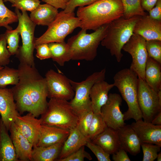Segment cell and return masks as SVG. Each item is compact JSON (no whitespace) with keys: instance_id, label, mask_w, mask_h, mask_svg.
I'll use <instances>...</instances> for the list:
<instances>
[{"instance_id":"obj_1","label":"cell","mask_w":161,"mask_h":161,"mask_svg":"<svg viewBox=\"0 0 161 161\" xmlns=\"http://www.w3.org/2000/svg\"><path fill=\"white\" fill-rule=\"evenodd\" d=\"M18 69L19 81L11 88L17 109L21 114L27 112L38 117L48 107L45 78L35 66L20 63Z\"/></svg>"},{"instance_id":"obj_2","label":"cell","mask_w":161,"mask_h":161,"mask_svg":"<svg viewBox=\"0 0 161 161\" xmlns=\"http://www.w3.org/2000/svg\"><path fill=\"white\" fill-rule=\"evenodd\" d=\"M121 0H98L88 5L79 7L77 17L82 29L96 30L123 16Z\"/></svg>"},{"instance_id":"obj_3","label":"cell","mask_w":161,"mask_h":161,"mask_svg":"<svg viewBox=\"0 0 161 161\" xmlns=\"http://www.w3.org/2000/svg\"><path fill=\"white\" fill-rule=\"evenodd\" d=\"M114 86L118 89L128 106L123 114L124 120L134 119L135 121L142 119L137 101L139 78L130 68L117 72L113 77Z\"/></svg>"},{"instance_id":"obj_4","label":"cell","mask_w":161,"mask_h":161,"mask_svg":"<svg viewBox=\"0 0 161 161\" xmlns=\"http://www.w3.org/2000/svg\"><path fill=\"white\" fill-rule=\"evenodd\" d=\"M140 16L129 19L121 17L108 24L106 35L100 43L109 51L118 62L121 61L123 56L122 48L133 34L134 27Z\"/></svg>"},{"instance_id":"obj_5","label":"cell","mask_w":161,"mask_h":161,"mask_svg":"<svg viewBox=\"0 0 161 161\" xmlns=\"http://www.w3.org/2000/svg\"><path fill=\"white\" fill-rule=\"evenodd\" d=\"M108 24L103 25L91 33L82 29L69 38L66 43L71 60L92 61L97 55V49L105 37Z\"/></svg>"},{"instance_id":"obj_6","label":"cell","mask_w":161,"mask_h":161,"mask_svg":"<svg viewBox=\"0 0 161 161\" xmlns=\"http://www.w3.org/2000/svg\"><path fill=\"white\" fill-rule=\"evenodd\" d=\"M40 119L42 124L69 130L77 126L79 117L68 101L51 98L46 111Z\"/></svg>"},{"instance_id":"obj_7","label":"cell","mask_w":161,"mask_h":161,"mask_svg":"<svg viewBox=\"0 0 161 161\" xmlns=\"http://www.w3.org/2000/svg\"><path fill=\"white\" fill-rule=\"evenodd\" d=\"M80 27V21L74 12L58 13L46 31L41 36L35 38V46L42 44L64 42L66 37Z\"/></svg>"},{"instance_id":"obj_8","label":"cell","mask_w":161,"mask_h":161,"mask_svg":"<svg viewBox=\"0 0 161 161\" xmlns=\"http://www.w3.org/2000/svg\"><path fill=\"white\" fill-rule=\"evenodd\" d=\"M106 73V69L104 68L93 73L81 82H75L70 79L75 92V95L69 102L79 118L85 113L92 111L89 96L91 89L95 83L105 80Z\"/></svg>"},{"instance_id":"obj_9","label":"cell","mask_w":161,"mask_h":161,"mask_svg":"<svg viewBox=\"0 0 161 161\" xmlns=\"http://www.w3.org/2000/svg\"><path fill=\"white\" fill-rule=\"evenodd\" d=\"M15 13L18 20L22 45L19 47L16 56L20 63L35 66L33 52L35 49L34 31L36 25L30 20L27 11H22L15 8Z\"/></svg>"},{"instance_id":"obj_10","label":"cell","mask_w":161,"mask_h":161,"mask_svg":"<svg viewBox=\"0 0 161 161\" xmlns=\"http://www.w3.org/2000/svg\"><path fill=\"white\" fill-rule=\"evenodd\" d=\"M137 101L142 118L145 121L151 122L161 112V91H155L144 80L139 78Z\"/></svg>"},{"instance_id":"obj_11","label":"cell","mask_w":161,"mask_h":161,"mask_svg":"<svg viewBox=\"0 0 161 161\" xmlns=\"http://www.w3.org/2000/svg\"><path fill=\"white\" fill-rule=\"evenodd\" d=\"M122 49L131 56L130 68L139 78L145 80V69L148 58L145 40L141 36L133 33Z\"/></svg>"},{"instance_id":"obj_12","label":"cell","mask_w":161,"mask_h":161,"mask_svg":"<svg viewBox=\"0 0 161 161\" xmlns=\"http://www.w3.org/2000/svg\"><path fill=\"white\" fill-rule=\"evenodd\" d=\"M45 78L47 88V97L67 101L73 99L75 92L70 79L65 75L50 69L46 73Z\"/></svg>"},{"instance_id":"obj_13","label":"cell","mask_w":161,"mask_h":161,"mask_svg":"<svg viewBox=\"0 0 161 161\" xmlns=\"http://www.w3.org/2000/svg\"><path fill=\"white\" fill-rule=\"evenodd\" d=\"M122 101L119 94L110 93L107 101L101 109V114L107 126L116 130L126 124L120 109Z\"/></svg>"},{"instance_id":"obj_14","label":"cell","mask_w":161,"mask_h":161,"mask_svg":"<svg viewBox=\"0 0 161 161\" xmlns=\"http://www.w3.org/2000/svg\"><path fill=\"white\" fill-rule=\"evenodd\" d=\"M0 114L4 124L9 130L12 123L20 115L11 88L0 89Z\"/></svg>"},{"instance_id":"obj_15","label":"cell","mask_w":161,"mask_h":161,"mask_svg":"<svg viewBox=\"0 0 161 161\" xmlns=\"http://www.w3.org/2000/svg\"><path fill=\"white\" fill-rule=\"evenodd\" d=\"M31 113L18 116L14 122L22 133L34 147L36 146L40 133L41 120Z\"/></svg>"},{"instance_id":"obj_16","label":"cell","mask_w":161,"mask_h":161,"mask_svg":"<svg viewBox=\"0 0 161 161\" xmlns=\"http://www.w3.org/2000/svg\"><path fill=\"white\" fill-rule=\"evenodd\" d=\"M131 126L141 143H148L161 146V125L139 120Z\"/></svg>"},{"instance_id":"obj_17","label":"cell","mask_w":161,"mask_h":161,"mask_svg":"<svg viewBox=\"0 0 161 161\" xmlns=\"http://www.w3.org/2000/svg\"><path fill=\"white\" fill-rule=\"evenodd\" d=\"M133 33L145 41H161V21L153 19L149 15L140 16L135 24Z\"/></svg>"},{"instance_id":"obj_18","label":"cell","mask_w":161,"mask_h":161,"mask_svg":"<svg viewBox=\"0 0 161 161\" xmlns=\"http://www.w3.org/2000/svg\"><path fill=\"white\" fill-rule=\"evenodd\" d=\"M9 130L17 159L19 161H31L32 144L22 134L14 122L12 123Z\"/></svg>"},{"instance_id":"obj_19","label":"cell","mask_w":161,"mask_h":161,"mask_svg":"<svg viewBox=\"0 0 161 161\" xmlns=\"http://www.w3.org/2000/svg\"><path fill=\"white\" fill-rule=\"evenodd\" d=\"M69 130L57 127L42 124L36 146H47L64 142Z\"/></svg>"},{"instance_id":"obj_20","label":"cell","mask_w":161,"mask_h":161,"mask_svg":"<svg viewBox=\"0 0 161 161\" xmlns=\"http://www.w3.org/2000/svg\"><path fill=\"white\" fill-rule=\"evenodd\" d=\"M117 130L120 148L132 155L140 153L141 142L131 125L126 124Z\"/></svg>"},{"instance_id":"obj_21","label":"cell","mask_w":161,"mask_h":161,"mask_svg":"<svg viewBox=\"0 0 161 161\" xmlns=\"http://www.w3.org/2000/svg\"><path fill=\"white\" fill-rule=\"evenodd\" d=\"M114 86L113 83L109 84L105 80L98 81L93 85L89 96L94 113H101V107L107 100L108 93Z\"/></svg>"},{"instance_id":"obj_22","label":"cell","mask_w":161,"mask_h":161,"mask_svg":"<svg viewBox=\"0 0 161 161\" xmlns=\"http://www.w3.org/2000/svg\"><path fill=\"white\" fill-rule=\"evenodd\" d=\"M89 140H90L81 133L77 126L69 130V135L64 141L56 160L67 157L83 146L86 145Z\"/></svg>"},{"instance_id":"obj_23","label":"cell","mask_w":161,"mask_h":161,"mask_svg":"<svg viewBox=\"0 0 161 161\" xmlns=\"http://www.w3.org/2000/svg\"><path fill=\"white\" fill-rule=\"evenodd\" d=\"M91 141L110 154L115 153L120 148L117 130L108 127Z\"/></svg>"},{"instance_id":"obj_24","label":"cell","mask_w":161,"mask_h":161,"mask_svg":"<svg viewBox=\"0 0 161 161\" xmlns=\"http://www.w3.org/2000/svg\"><path fill=\"white\" fill-rule=\"evenodd\" d=\"M58 13V9L47 3L40 4L31 12L30 18L36 25L49 26Z\"/></svg>"},{"instance_id":"obj_25","label":"cell","mask_w":161,"mask_h":161,"mask_svg":"<svg viewBox=\"0 0 161 161\" xmlns=\"http://www.w3.org/2000/svg\"><path fill=\"white\" fill-rule=\"evenodd\" d=\"M8 130L0 120V161H18L15 148Z\"/></svg>"},{"instance_id":"obj_26","label":"cell","mask_w":161,"mask_h":161,"mask_svg":"<svg viewBox=\"0 0 161 161\" xmlns=\"http://www.w3.org/2000/svg\"><path fill=\"white\" fill-rule=\"evenodd\" d=\"M145 81L155 91H161V64L149 57L145 67Z\"/></svg>"},{"instance_id":"obj_27","label":"cell","mask_w":161,"mask_h":161,"mask_svg":"<svg viewBox=\"0 0 161 161\" xmlns=\"http://www.w3.org/2000/svg\"><path fill=\"white\" fill-rule=\"evenodd\" d=\"M64 142L47 146L33 147L31 161H53L59 156Z\"/></svg>"},{"instance_id":"obj_28","label":"cell","mask_w":161,"mask_h":161,"mask_svg":"<svg viewBox=\"0 0 161 161\" xmlns=\"http://www.w3.org/2000/svg\"><path fill=\"white\" fill-rule=\"evenodd\" d=\"M51 53V58L61 66L71 60L69 47L65 41L48 44Z\"/></svg>"},{"instance_id":"obj_29","label":"cell","mask_w":161,"mask_h":161,"mask_svg":"<svg viewBox=\"0 0 161 161\" xmlns=\"http://www.w3.org/2000/svg\"><path fill=\"white\" fill-rule=\"evenodd\" d=\"M123 9V17L126 19L147 15L142 8L141 0H121Z\"/></svg>"},{"instance_id":"obj_30","label":"cell","mask_w":161,"mask_h":161,"mask_svg":"<svg viewBox=\"0 0 161 161\" xmlns=\"http://www.w3.org/2000/svg\"><path fill=\"white\" fill-rule=\"evenodd\" d=\"M19 80L18 69L5 66L0 69V89L6 88L9 85H16Z\"/></svg>"},{"instance_id":"obj_31","label":"cell","mask_w":161,"mask_h":161,"mask_svg":"<svg viewBox=\"0 0 161 161\" xmlns=\"http://www.w3.org/2000/svg\"><path fill=\"white\" fill-rule=\"evenodd\" d=\"M8 44V49L11 55H16L19 47V42L20 31L19 27L13 30L12 28L7 29L4 33Z\"/></svg>"},{"instance_id":"obj_32","label":"cell","mask_w":161,"mask_h":161,"mask_svg":"<svg viewBox=\"0 0 161 161\" xmlns=\"http://www.w3.org/2000/svg\"><path fill=\"white\" fill-rule=\"evenodd\" d=\"M107 126L101 113H94L87 137L91 140L102 132Z\"/></svg>"},{"instance_id":"obj_33","label":"cell","mask_w":161,"mask_h":161,"mask_svg":"<svg viewBox=\"0 0 161 161\" xmlns=\"http://www.w3.org/2000/svg\"><path fill=\"white\" fill-rule=\"evenodd\" d=\"M18 21L16 13L6 6L3 0H0V27H4L7 29H9L12 27L9 24Z\"/></svg>"},{"instance_id":"obj_34","label":"cell","mask_w":161,"mask_h":161,"mask_svg":"<svg viewBox=\"0 0 161 161\" xmlns=\"http://www.w3.org/2000/svg\"><path fill=\"white\" fill-rule=\"evenodd\" d=\"M146 47L148 57L161 64V41H146Z\"/></svg>"},{"instance_id":"obj_35","label":"cell","mask_w":161,"mask_h":161,"mask_svg":"<svg viewBox=\"0 0 161 161\" xmlns=\"http://www.w3.org/2000/svg\"><path fill=\"white\" fill-rule=\"evenodd\" d=\"M161 146L148 143H141V147L143 153V161H154L157 158L160 151Z\"/></svg>"},{"instance_id":"obj_36","label":"cell","mask_w":161,"mask_h":161,"mask_svg":"<svg viewBox=\"0 0 161 161\" xmlns=\"http://www.w3.org/2000/svg\"><path fill=\"white\" fill-rule=\"evenodd\" d=\"M86 146L94 154L98 161H111L110 154L100 145L95 144L91 140L88 141Z\"/></svg>"},{"instance_id":"obj_37","label":"cell","mask_w":161,"mask_h":161,"mask_svg":"<svg viewBox=\"0 0 161 161\" xmlns=\"http://www.w3.org/2000/svg\"><path fill=\"white\" fill-rule=\"evenodd\" d=\"M93 114L94 113L92 111L85 113L79 118L77 125L81 133L87 137Z\"/></svg>"},{"instance_id":"obj_38","label":"cell","mask_w":161,"mask_h":161,"mask_svg":"<svg viewBox=\"0 0 161 161\" xmlns=\"http://www.w3.org/2000/svg\"><path fill=\"white\" fill-rule=\"evenodd\" d=\"M39 0H14L12 7L21 10V11L34 10L40 4Z\"/></svg>"},{"instance_id":"obj_39","label":"cell","mask_w":161,"mask_h":161,"mask_svg":"<svg viewBox=\"0 0 161 161\" xmlns=\"http://www.w3.org/2000/svg\"><path fill=\"white\" fill-rule=\"evenodd\" d=\"M7 42L4 34L0 35V66H4L10 62L11 55L7 47Z\"/></svg>"},{"instance_id":"obj_40","label":"cell","mask_w":161,"mask_h":161,"mask_svg":"<svg viewBox=\"0 0 161 161\" xmlns=\"http://www.w3.org/2000/svg\"><path fill=\"white\" fill-rule=\"evenodd\" d=\"M84 146H83L78 150L67 157L57 161H83L85 158L89 160H92V158L90 154L85 151Z\"/></svg>"},{"instance_id":"obj_41","label":"cell","mask_w":161,"mask_h":161,"mask_svg":"<svg viewBox=\"0 0 161 161\" xmlns=\"http://www.w3.org/2000/svg\"><path fill=\"white\" fill-rule=\"evenodd\" d=\"M98 0H69L63 10L65 13L73 12L75 8L89 5Z\"/></svg>"},{"instance_id":"obj_42","label":"cell","mask_w":161,"mask_h":161,"mask_svg":"<svg viewBox=\"0 0 161 161\" xmlns=\"http://www.w3.org/2000/svg\"><path fill=\"white\" fill-rule=\"evenodd\" d=\"M36 57L41 60L51 58V53L48 44H42L35 46Z\"/></svg>"},{"instance_id":"obj_43","label":"cell","mask_w":161,"mask_h":161,"mask_svg":"<svg viewBox=\"0 0 161 161\" xmlns=\"http://www.w3.org/2000/svg\"><path fill=\"white\" fill-rule=\"evenodd\" d=\"M112 158L114 161H130L127 152L123 149L120 148L115 153L112 154Z\"/></svg>"},{"instance_id":"obj_44","label":"cell","mask_w":161,"mask_h":161,"mask_svg":"<svg viewBox=\"0 0 161 161\" xmlns=\"http://www.w3.org/2000/svg\"><path fill=\"white\" fill-rule=\"evenodd\" d=\"M149 16L152 18L161 21V0H158L155 7L149 12Z\"/></svg>"},{"instance_id":"obj_45","label":"cell","mask_w":161,"mask_h":161,"mask_svg":"<svg viewBox=\"0 0 161 161\" xmlns=\"http://www.w3.org/2000/svg\"><path fill=\"white\" fill-rule=\"evenodd\" d=\"M57 9L61 8L64 10L69 0H41Z\"/></svg>"},{"instance_id":"obj_46","label":"cell","mask_w":161,"mask_h":161,"mask_svg":"<svg viewBox=\"0 0 161 161\" xmlns=\"http://www.w3.org/2000/svg\"><path fill=\"white\" fill-rule=\"evenodd\" d=\"M158 0H141V5L143 9L149 12L155 6Z\"/></svg>"},{"instance_id":"obj_47","label":"cell","mask_w":161,"mask_h":161,"mask_svg":"<svg viewBox=\"0 0 161 161\" xmlns=\"http://www.w3.org/2000/svg\"><path fill=\"white\" fill-rule=\"evenodd\" d=\"M151 123L155 125H161V112L156 115Z\"/></svg>"},{"instance_id":"obj_48","label":"cell","mask_w":161,"mask_h":161,"mask_svg":"<svg viewBox=\"0 0 161 161\" xmlns=\"http://www.w3.org/2000/svg\"><path fill=\"white\" fill-rule=\"evenodd\" d=\"M156 159H157V161H161V152H159L158 153Z\"/></svg>"},{"instance_id":"obj_49","label":"cell","mask_w":161,"mask_h":161,"mask_svg":"<svg viewBox=\"0 0 161 161\" xmlns=\"http://www.w3.org/2000/svg\"><path fill=\"white\" fill-rule=\"evenodd\" d=\"M4 1H9L12 4H13L14 2V0H4Z\"/></svg>"},{"instance_id":"obj_50","label":"cell","mask_w":161,"mask_h":161,"mask_svg":"<svg viewBox=\"0 0 161 161\" xmlns=\"http://www.w3.org/2000/svg\"><path fill=\"white\" fill-rule=\"evenodd\" d=\"M4 66H0V69L2 68Z\"/></svg>"}]
</instances>
